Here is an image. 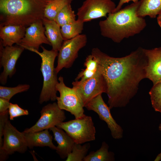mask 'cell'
I'll return each mask as SVG.
<instances>
[{"mask_svg": "<svg viewBox=\"0 0 161 161\" xmlns=\"http://www.w3.org/2000/svg\"><path fill=\"white\" fill-rule=\"evenodd\" d=\"M91 54L97 61L105 79L110 109L126 106L136 94L139 84L146 78L147 59L141 47L121 58L110 56L97 48Z\"/></svg>", "mask_w": 161, "mask_h": 161, "instance_id": "6da1fadb", "label": "cell"}, {"mask_svg": "<svg viewBox=\"0 0 161 161\" xmlns=\"http://www.w3.org/2000/svg\"><path fill=\"white\" fill-rule=\"evenodd\" d=\"M139 1L119 11L108 14L106 19L99 23L101 34L119 43L124 38L140 33L145 27V20L138 16Z\"/></svg>", "mask_w": 161, "mask_h": 161, "instance_id": "7a4b0ae2", "label": "cell"}, {"mask_svg": "<svg viewBox=\"0 0 161 161\" xmlns=\"http://www.w3.org/2000/svg\"><path fill=\"white\" fill-rule=\"evenodd\" d=\"M47 3L42 0H0V27L13 25L27 27L43 19Z\"/></svg>", "mask_w": 161, "mask_h": 161, "instance_id": "3957f363", "label": "cell"}, {"mask_svg": "<svg viewBox=\"0 0 161 161\" xmlns=\"http://www.w3.org/2000/svg\"><path fill=\"white\" fill-rule=\"evenodd\" d=\"M40 47L43 50L42 52L32 48L26 47L24 48L35 52L41 58L40 70L43 78V83L39 101V103L41 104L50 100L55 101L56 100L57 91L56 86L58 79L54 64L58 53L52 49L48 50L41 45Z\"/></svg>", "mask_w": 161, "mask_h": 161, "instance_id": "277c9868", "label": "cell"}, {"mask_svg": "<svg viewBox=\"0 0 161 161\" xmlns=\"http://www.w3.org/2000/svg\"><path fill=\"white\" fill-rule=\"evenodd\" d=\"M56 126L65 131L75 143L82 144L95 139V128L90 116L85 115L80 118L63 122Z\"/></svg>", "mask_w": 161, "mask_h": 161, "instance_id": "5b68a950", "label": "cell"}, {"mask_svg": "<svg viewBox=\"0 0 161 161\" xmlns=\"http://www.w3.org/2000/svg\"><path fill=\"white\" fill-rule=\"evenodd\" d=\"M58 80L56 89L60 95L56 98L59 107L61 109L69 112L75 118L83 117L85 115L84 106L78 93L73 88H69L65 85L62 77L60 76Z\"/></svg>", "mask_w": 161, "mask_h": 161, "instance_id": "8992f818", "label": "cell"}, {"mask_svg": "<svg viewBox=\"0 0 161 161\" xmlns=\"http://www.w3.org/2000/svg\"><path fill=\"white\" fill-rule=\"evenodd\" d=\"M2 146L0 148V160H6L8 155L15 152L24 153L28 147L24 133L18 131L8 119L6 121L3 132Z\"/></svg>", "mask_w": 161, "mask_h": 161, "instance_id": "52a82bcc", "label": "cell"}, {"mask_svg": "<svg viewBox=\"0 0 161 161\" xmlns=\"http://www.w3.org/2000/svg\"><path fill=\"white\" fill-rule=\"evenodd\" d=\"M72 83V88L79 95L84 107L92 99L106 92V83L99 66L92 77L82 82L75 80Z\"/></svg>", "mask_w": 161, "mask_h": 161, "instance_id": "ba28073f", "label": "cell"}, {"mask_svg": "<svg viewBox=\"0 0 161 161\" xmlns=\"http://www.w3.org/2000/svg\"><path fill=\"white\" fill-rule=\"evenodd\" d=\"M87 41L86 35L80 34L72 39L64 41L59 51L55 70L58 74L63 68L71 67L78 57L79 50Z\"/></svg>", "mask_w": 161, "mask_h": 161, "instance_id": "9c48e42d", "label": "cell"}, {"mask_svg": "<svg viewBox=\"0 0 161 161\" xmlns=\"http://www.w3.org/2000/svg\"><path fill=\"white\" fill-rule=\"evenodd\" d=\"M116 7L111 0H85L78 9L77 19L84 23L106 17L114 13Z\"/></svg>", "mask_w": 161, "mask_h": 161, "instance_id": "30bf717a", "label": "cell"}, {"mask_svg": "<svg viewBox=\"0 0 161 161\" xmlns=\"http://www.w3.org/2000/svg\"><path fill=\"white\" fill-rule=\"evenodd\" d=\"M41 116L35 124L22 132L30 133L48 129L63 122L66 119L64 111L57 103H50L45 106L40 112Z\"/></svg>", "mask_w": 161, "mask_h": 161, "instance_id": "8fae6325", "label": "cell"}, {"mask_svg": "<svg viewBox=\"0 0 161 161\" xmlns=\"http://www.w3.org/2000/svg\"><path fill=\"white\" fill-rule=\"evenodd\" d=\"M0 45V64L3 68L0 75V82L5 85L8 77L11 78L16 73V62L25 49L17 44L4 47L1 40Z\"/></svg>", "mask_w": 161, "mask_h": 161, "instance_id": "7c38bea8", "label": "cell"}, {"mask_svg": "<svg viewBox=\"0 0 161 161\" xmlns=\"http://www.w3.org/2000/svg\"><path fill=\"white\" fill-rule=\"evenodd\" d=\"M88 110L97 113L100 119L105 122L114 139L122 138L123 130L113 118L111 113L109 107L104 102L100 94L91 100L85 107Z\"/></svg>", "mask_w": 161, "mask_h": 161, "instance_id": "4fadbf2b", "label": "cell"}, {"mask_svg": "<svg viewBox=\"0 0 161 161\" xmlns=\"http://www.w3.org/2000/svg\"><path fill=\"white\" fill-rule=\"evenodd\" d=\"M43 25L41 19L26 27L24 36L18 45L24 48H31L37 50H38L39 47L42 44L51 45L45 35V29Z\"/></svg>", "mask_w": 161, "mask_h": 161, "instance_id": "5bb4252c", "label": "cell"}, {"mask_svg": "<svg viewBox=\"0 0 161 161\" xmlns=\"http://www.w3.org/2000/svg\"><path fill=\"white\" fill-rule=\"evenodd\" d=\"M144 51L147 59L146 78L154 85L161 82V47Z\"/></svg>", "mask_w": 161, "mask_h": 161, "instance_id": "9a60e30c", "label": "cell"}, {"mask_svg": "<svg viewBox=\"0 0 161 161\" xmlns=\"http://www.w3.org/2000/svg\"><path fill=\"white\" fill-rule=\"evenodd\" d=\"M26 27L16 25H7L0 27V37L4 47L18 44L24 37Z\"/></svg>", "mask_w": 161, "mask_h": 161, "instance_id": "2e32d148", "label": "cell"}, {"mask_svg": "<svg viewBox=\"0 0 161 161\" xmlns=\"http://www.w3.org/2000/svg\"><path fill=\"white\" fill-rule=\"evenodd\" d=\"M49 129L53 132L54 140L58 144L55 150L56 153L61 158H66L72 151L75 142L62 129L57 126Z\"/></svg>", "mask_w": 161, "mask_h": 161, "instance_id": "e0dca14e", "label": "cell"}, {"mask_svg": "<svg viewBox=\"0 0 161 161\" xmlns=\"http://www.w3.org/2000/svg\"><path fill=\"white\" fill-rule=\"evenodd\" d=\"M48 129L30 133H23L26 139L28 148H32L34 147L47 146L52 149L56 150V146L52 143V137Z\"/></svg>", "mask_w": 161, "mask_h": 161, "instance_id": "ac0fdd59", "label": "cell"}, {"mask_svg": "<svg viewBox=\"0 0 161 161\" xmlns=\"http://www.w3.org/2000/svg\"><path fill=\"white\" fill-rule=\"evenodd\" d=\"M43 24L45 34L51 44L53 50L59 51L64 41L61 31V27L54 20L44 17Z\"/></svg>", "mask_w": 161, "mask_h": 161, "instance_id": "d6986e66", "label": "cell"}, {"mask_svg": "<svg viewBox=\"0 0 161 161\" xmlns=\"http://www.w3.org/2000/svg\"><path fill=\"white\" fill-rule=\"evenodd\" d=\"M161 11V0H141L139 1L137 14L143 17L149 16L155 18Z\"/></svg>", "mask_w": 161, "mask_h": 161, "instance_id": "ffe728a7", "label": "cell"}, {"mask_svg": "<svg viewBox=\"0 0 161 161\" xmlns=\"http://www.w3.org/2000/svg\"><path fill=\"white\" fill-rule=\"evenodd\" d=\"M109 146L105 142L96 151H92L85 157L83 161H112L114 160V153L108 151Z\"/></svg>", "mask_w": 161, "mask_h": 161, "instance_id": "44dd1931", "label": "cell"}, {"mask_svg": "<svg viewBox=\"0 0 161 161\" xmlns=\"http://www.w3.org/2000/svg\"><path fill=\"white\" fill-rule=\"evenodd\" d=\"M84 22L77 19L75 21L61 27L64 41L70 39L80 34L83 29Z\"/></svg>", "mask_w": 161, "mask_h": 161, "instance_id": "7402d4cb", "label": "cell"}, {"mask_svg": "<svg viewBox=\"0 0 161 161\" xmlns=\"http://www.w3.org/2000/svg\"><path fill=\"white\" fill-rule=\"evenodd\" d=\"M72 0H54L47 4L44 12V17L54 20L58 12L66 5L71 4Z\"/></svg>", "mask_w": 161, "mask_h": 161, "instance_id": "603a6c76", "label": "cell"}, {"mask_svg": "<svg viewBox=\"0 0 161 161\" xmlns=\"http://www.w3.org/2000/svg\"><path fill=\"white\" fill-rule=\"evenodd\" d=\"M71 4H68L57 13L54 20L60 27L72 23L76 20V15L72 10Z\"/></svg>", "mask_w": 161, "mask_h": 161, "instance_id": "cb8c5ba5", "label": "cell"}, {"mask_svg": "<svg viewBox=\"0 0 161 161\" xmlns=\"http://www.w3.org/2000/svg\"><path fill=\"white\" fill-rule=\"evenodd\" d=\"M81 144L75 143L71 152L69 153L66 161H83L87 155V152L90 147L89 143Z\"/></svg>", "mask_w": 161, "mask_h": 161, "instance_id": "d4e9b609", "label": "cell"}, {"mask_svg": "<svg viewBox=\"0 0 161 161\" xmlns=\"http://www.w3.org/2000/svg\"><path fill=\"white\" fill-rule=\"evenodd\" d=\"M30 88L27 84H20L15 87L0 86V97L10 100L16 94L27 91Z\"/></svg>", "mask_w": 161, "mask_h": 161, "instance_id": "484cf974", "label": "cell"}, {"mask_svg": "<svg viewBox=\"0 0 161 161\" xmlns=\"http://www.w3.org/2000/svg\"><path fill=\"white\" fill-rule=\"evenodd\" d=\"M152 107L161 113V82L153 85L149 92Z\"/></svg>", "mask_w": 161, "mask_h": 161, "instance_id": "4316f807", "label": "cell"}, {"mask_svg": "<svg viewBox=\"0 0 161 161\" xmlns=\"http://www.w3.org/2000/svg\"><path fill=\"white\" fill-rule=\"evenodd\" d=\"M8 113L10 120L19 116L27 115L29 112L27 110L22 109L16 104L10 103L8 109Z\"/></svg>", "mask_w": 161, "mask_h": 161, "instance_id": "83f0119b", "label": "cell"}, {"mask_svg": "<svg viewBox=\"0 0 161 161\" xmlns=\"http://www.w3.org/2000/svg\"><path fill=\"white\" fill-rule=\"evenodd\" d=\"M84 65L86 68L95 72L97 71L98 66L97 61L91 54L86 58Z\"/></svg>", "mask_w": 161, "mask_h": 161, "instance_id": "f1b7e54d", "label": "cell"}, {"mask_svg": "<svg viewBox=\"0 0 161 161\" xmlns=\"http://www.w3.org/2000/svg\"><path fill=\"white\" fill-rule=\"evenodd\" d=\"M96 72L90 70L86 68L82 69L79 73L76 78L75 80H78L80 82H84L93 76Z\"/></svg>", "mask_w": 161, "mask_h": 161, "instance_id": "f546056e", "label": "cell"}, {"mask_svg": "<svg viewBox=\"0 0 161 161\" xmlns=\"http://www.w3.org/2000/svg\"><path fill=\"white\" fill-rule=\"evenodd\" d=\"M8 112L4 114H0V148L2 146V137L6 122L8 119Z\"/></svg>", "mask_w": 161, "mask_h": 161, "instance_id": "4dcf8cb0", "label": "cell"}, {"mask_svg": "<svg viewBox=\"0 0 161 161\" xmlns=\"http://www.w3.org/2000/svg\"><path fill=\"white\" fill-rule=\"evenodd\" d=\"M10 100L0 97V114H4L8 112Z\"/></svg>", "mask_w": 161, "mask_h": 161, "instance_id": "1f68e13d", "label": "cell"}, {"mask_svg": "<svg viewBox=\"0 0 161 161\" xmlns=\"http://www.w3.org/2000/svg\"><path fill=\"white\" fill-rule=\"evenodd\" d=\"M130 1H132L134 3L139 1L138 0H120V1L118 4L116 6L114 13L116 12L121 9V8L123 4L126 3H128Z\"/></svg>", "mask_w": 161, "mask_h": 161, "instance_id": "d6a6232c", "label": "cell"}, {"mask_svg": "<svg viewBox=\"0 0 161 161\" xmlns=\"http://www.w3.org/2000/svg\"><path fill=\"white\" fill-rule=\"evenodd\" d=\"M158 23L161 28V11L158 15V16L157 18Z\"/></svg>", "mask_w": 161, "mask_h": 161, "instance_id": "836d02e7", "label": "cell"}, {"mask_svg": "<svg viewBox=\"0 0 161 161\" xmlns=\"http://www.w3.org/2000/svg\"><path fill=\"white\" fill-rule=\"evenodd\" d=\"M161 160V152L158 154L154 160L155 161H159Z\"/></svg>", "mask_w": 161, "mask_h": 161, "instance_id": "e575fe53", "label": "cell"}, {"mask_svg": "<svg viewBox=\"0 0 161 161\" xmlns=\"http://www.w3.org/2000/svg\"><path fill=\"white\" fill-rule=\"evenodd\" d=\"M42 1L47 3L54 0H42Z\"/></svg>", "mask_w": 161, "mask_h": 161, "instance_id": "d590c367", "label": "cell"}, {"mask_svg": "<svg viewBox=\"0 0 161 161\" xmlns=\"http://www.w3.org/2000/svg\"><path fill=\"white\" fill-rule=\"evenodd\" d=\"M159 130L161 131V123L159 125Z\"/></svg>", "mask_w": 161, "mask_h": 161, "instance_id": "8d00e7d4", "label": "cell"}]
</instances>
